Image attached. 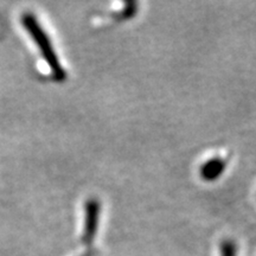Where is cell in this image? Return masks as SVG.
Returning <instances> with one entry per match:
<instances>
[{
    "label": "cell",
    "mask_w": 256,
    "mask_h": 256,
    "mask_svg": "<svg viewBox=\"0 0 256 256\" xmlns=\"http://www.w3.org/2000/svg\"><path fill=\"white\" fill-rule=\"evenodd\" d=\"M22 22H23V25L26 28V31L31 34L32 40L37 44L42 56L44 57L51 72H52L54 78L57 81H63L66 78V72H64L62 64L60 62L58 56L56 55L55 50H54L49 36L46 34L44 28H42L40 22L32 14H25L22 18Z\"/></svg>",
    "instance_id": "obj_1"
},
{
    "label": "cell",
    "mask_w": 256,
    "mask_h": 256,
    "mask_svg": "<svg viewBox=\"0 0 256 256\" xmlns=\"http://www.w3.org/2000/svg\"><path fill=\"white\" fill-rule=\"evenodd\" d=\"M98 218H100V202L96 198H89L84 204V228L82 241L84 244H92L98 232Z\"/></svg>",
    "instance_id": "obj_2"
},
{
    "label": "cell",
    "mask_w": 256,
    "mask_h": 256,
    "mask_svg": "<svg viewBox=\"0 0 256 256\" xmlns=\"http://www.w3.org/2000/svg\"><path fill=\"white\" fill-rule=\"evenodd\" d=\"M226 166V159L215 156V158L209 159L206 162L202 165L200 174L206 180H215L216 178H218L223 174Z\"/></svg>",
    "instance_id": "obj_3"
},
{
    "label": "cell",
    "mask_w": 256,
    "mask_h": 256,
    "mask_svg": "<svg viewBox=\"0 0 256 256\" xmlns=\"http://www.w3.org/2000/svg\"><path fill=\"white\" fill-rule=\"evenodd\" d=\"M220 250H222V256H236V246L232 241H224Z\"/></svg>",
    "instance_id": "obj_4"
},
{
    "label": "cell",
    "mask_w": 256,
    "mask_h": 256,
    "mask_svg": "<svg viewBox=\"0 0 256 256\" xmlns=\"http://www.w3.org/2000/svg\"><path fill=\"white\" fill-rule=\"evenodd\" d=\"M82 256H92V252H87V254H84Z\"/></svg>",
    "instance_id": "obj_5"
}]
</instances>
